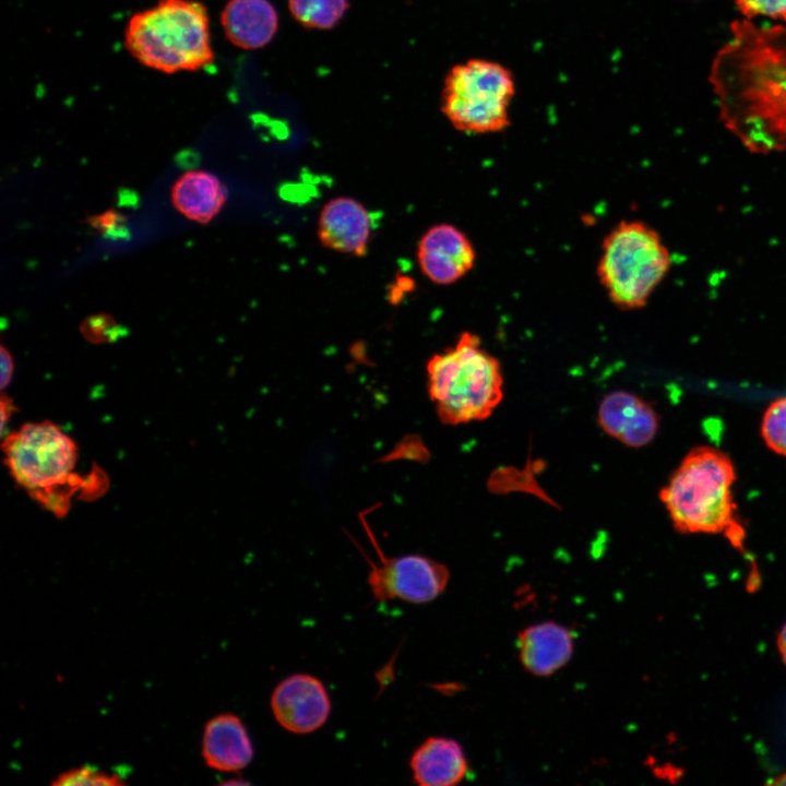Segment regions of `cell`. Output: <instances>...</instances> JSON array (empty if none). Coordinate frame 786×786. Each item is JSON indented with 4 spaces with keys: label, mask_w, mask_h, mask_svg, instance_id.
<instances>
[{
    "label": "cell",
    "mask_w": 786,
    "mask_h": 786,
    "mask_svg": "<svg viewBox=\"0 0 786 786\" xmlns=\"http://www.w3.org/2000/svg\"><path fill=\"white\" fill-rule=\"evenodd\" d=\"M708 76L719 119L752 153L786 151V22L736 20Z\"/></svg>",
    "instance_id": "cell-1"
},
{
    "label": "cell",
    "mask_w": 786,
    "mask_h": 786,
    "mask_svg": "<svg viewBox=\"0 0 786 786\" xmlns=\"http://www.w3.org/2000/svg\"><path fill=\"white\" fill-rule=\"evenodd\" d=\"M4 463L20 487L56 516H64L70 499L80 488L82 497L104 493L108 479L103 471L83 478L74 472L79 451L59 426L45 420L24 424L2 442Z\"/></svg>",
    "instance_id": "cell-2"
},
{
    "label": "cell",
    "mask_w": 786,
    "mask_h": 786,
    "mask_svg": "<svg viewBox=\"0 0 786 786\" xmlns=\"http://www.w3.org/2000/svg\"><path fill=\"white\" fill-rule=\"evenodd\" d=\"M735 466L723 451L692 449L659 492L672 525L680 533H727L734 545L742 538L731 487Z\"/></svg>",
    "instance_id": "cell-3"
},
{
    "label": "cell",
    "mask_w": 786,
    "mask_h": 786,
    "mask_svg": "<svg viewBox=\"0 0 786 786\" xmlns=\"http://www.w3.org/2000/svg\"><path fill=\"white\" fill-rule=\"evenodd\" d=\"M426 372L429 400L445 425L487 419L503 398L501 365L475 333L462 332L454 345L432 355Z\"/></svg>",
    "instance_id": "cell-4"
},
{
    "label": "cell",
    "mask_w": 786,
    "mask_h": 786,
    "mask_svg": "<svg viewBox=\"0 0 786 786\" xmlns=\"http://www.w3.org/2000/svg\"><path fill=\"white\" fill-rule=\"evenodd\" d=\"M124 43L142 64L166 73L199 70L214 60L206 9L193 0H159L135 13Z\"/></svg>",
    "instance_id": "cell-5"
},
{
    "label": "cell",
    "mask_w": 786,
    "mask_h": 786,
    "mask_svg": "<svg viewBox=\"0 0 786 786\" xmlns=\"http://www.w3.org/2000/svg\"><path fill=\"white\" fill-rule=\"evenodd\" d=\"M670 264L669 250L654 228L623 219L602 241L596 275L610 302L631 311L646 306Z\"/></svg>",
    "instance_id": "cell-6"
},
{
    "label": "cell",
    "mask_w": 786,
    "mask_h": 786,
    "mask_svg": "<svg viewBox=\"0 0 786 786\" xmlns=\"http://www.w3.org/2000/svg\"><path fill=\"white\" fill-rule=\"evenodd\" d=\"M515 94L516 82L508 67L487 58H471L446 73L441 110L457 131L498 133L511 123Z\"/></svg>",
    "instance_id": "cell-7"
},
{
    "label": "cell",
    "mask_w": 786,
    "mask_h": 786,
    "mask_svg": "<svg viewBox=\"0 0 786 786\" xmlns=\"http://www.w3.org/2000/svg\"><path fill=\"white\" fill-rule=\"evenodd\" d=\"M359 517L379 555V563H370L367 579L378 600L400 599L424 604L443 593L450 580V572L443 563L417 553L383 556L365 515L360 513Z\"/></svg>",
    "instance_id": "cell-8"
},
{
    "label": "cell",
    "mask_w": 786,
    "mask_h": 786,
    "mask_svg": "<svg viewBox=\"0 0 786 786\" xmlns=\"http://www.w3.org/2000/svg\"><path fill=\"white\" fill-rule=\"evenodd\" d=\"M277 723L294 734H309L323 726L331 712L329 693L320 679L295 674L282 680L271 696Z\"/></svg>",
    "instance_id": "cell-9"
},
{
    "label": "cell",
    "mask_w": 786,
    "mask_h": 786,
    "mask_svg": "<svg viewBox=\"0 0 786 786\" xmlns=\"http://www.w3.org/2000/svg\"><path fill=\"white\" fill-rule=\"evenodd\" d=\"M476 258L469 237L448 223L427 229L417 247L422 274L438 285H451L465 277L474 269Z\"/></svg>",
    "instance_id": "cell-10"
},
{
    "label": "cell",
    "mask_w": 786,
    "mask_h": 786,
    "mask_svg": "<svg viewBox=\"0 0 786 786\" xmlns=\"http://www.w3.org/2000/svg\"><path fill=\"white\" fill-rule=\"evenodd\" d=\"M597 422L611 438L631 448H641L655 438L659 416L650 403L627 391L606 394L598 405Z\"/></svg>",
    "instance_id": "cell-11"
},
{
    "label": "cell",
    "mask_w": 786,
    "mask_h": 786,
    "mask_svg": "<svg viewBox=\"0 0 786 786\" xmlns=\"http://www.w3.org/2000/svg\"><path fill=\"white\" fill-rule=\"evenodd\" d=\"M371 229L367 209L348 196L326 202L318 219V237L324 247L356 257L366 254Z\"/></svg>",
    "instance_id": "cell-12"
},
{
    "label": "cell",
    "mask_w": 786,
    "mask_h": 786,
    "mask_svg": "<svg viewBox=\"0 0 786 786\" xmlns=\"http://www.w3.org/2000/svg\"><path fill=\"white\" fill-rule=\"evenodd\" d=\"M519 656L524 668L538 677H548L565 666L573 655L571 631L555 621L523 629L517 635Z\"/></svg>",
    "instance_id": "cell-13"
},
{
    "label": "cell",
    "mask_w": 786,
    "mask_h": 786,
    "mask_svg": "<svg viewBox=\"0 0 786 786\" xmlns=\"http://www.w3.org/2000/svg\"><path fill=\"white\" fill-rule=\"evenodd\" d=\"M253 753L247 728L237 715L218 714L205 724L202 757L211 769L238 772L249 765Z\"/></svg>",
    "instance_id": "cell-14"
},
{
    "label": "cell",
    "mask_w": 786,
    "mask_h": 786,
    "mask_svg": "<svg viewBox=\"0 0 786 786\" xmlns=\"http://www.w3.org/2000/svg\"><path fill=\"white\" fill-rule=\"evenodd\" d=\"M413 781L419 786H453L468 772L462 746L446 737H430L413 753L409 762Z\"/></svg>",
    "instance_id": "cell-15"
},
{
    "label": "cell",
    "mask_w": 786,
    "mask_h": 786,
    "mask_svg": "<svg viewBox=\"0 0 786 786\" xmlns=\"http://www.w3.org/2000/svg\"><path fill=\"white\" fill-rule=\"evenodd\" d=\"M221 20L228 40L243 49L264 47L278 28V14L269 0H229Z\"/></svg>",
    "instance_id": "cell-16"
},
{
    "label": "cell",
    "mask_w": 786,
    "mask_h": 786,
    "mask_svg": "<svg viewBox=\"0 0 786 786\" xmlns=\"http://www.w3.org/2000/svg\"><path fill=\"white\" fill-rule=\"evenodd\" d=\"M172 202L190 219L207 223L223 207L226 190L223 183L206 171H189L174 184Z\"/></svg>",
    "instance_id": "cell-17"
},
{
    "label": "cell",
    "mask_w": 786,
    "mask_h": 786,
    "mask_svg": "<svg viewBox=\"0 0 786 786\" xmlns=\"http://www.w3.org/2000/svg\"><path fill=\"white\" fill-rule=\"evenodd\" d=\"M348 7V0H288L295 20L305 27L315 29L334 27Z\"/></svg>",
    "instance_id": "cell-18"
},
{
    "label": "cell",
    "mask_w": 786,
    "mask_h": 786,
    "mask_svg": "<svg viewBox=\"0 0 786 786\" xmlns=\"http://www.w3.org/2000/svg\"><path fill=\"white\" fill-rule=\"evenodd\" d=\"M761 434L773 452L786 456V396L774 401L766 408Z\"/></svg>",
    "instance_id": "cell-19"
},
{
    "label": "cell",
    "mask_w": 786,
    "mask_h": 786,
    "mask_svg": "<svg viewBox=\"0 0 786 786\" xmlns=\"http://www.w3.org/2000/svg\"><path fill=\"white\" fill-rule=\"evenodd\" d=\"M52 785L62 786H116L124 785L123 776L85 764L60 773Z\"/></svg>",
    "instance_id": "cell-20"
},
{
    "label": "cell",
    "mask_w": 786,
    "mask_h": 786,
    "mask_svg": "<svg viewBox=\"0 0 786 786\" xmlns=\"http://www.w3.org/2000/svg\"><path fill=\"white\" fill-rule=\"evenodd\" d=\"M84 337L93 343L112 342L122 335V329L107 314L87 318L81 325Z\"/></svg>",
    "instance_id": "cell-21"
},
{
    "label": "cell",
    "mask_w": 786,
    "mask_h": 786,
    "mask_svg": "<svg viewBox=\"0 0 786 786\" xmlns=\"http://www.w3.org/2000/svg\"><path fill=\"white\" fill-rule=\"evenodd\" d=\"M735 2L747 19L763 15L786 22V0H735Z\"/></svg>",
    "instance_id": "cell-22"
},
{
    "label": "cell",
    "mask_w": 786,
    "mask_h": 786,
    "mask_svg": "<svg viewBox=\"0 0 786 786\" xmlns=\"http://www.w3.org/2000/svg\"><path fill=\"white\" fill-rule=\"evenodd\" d=\"M122 217L115 211H108L92 219L94 226L99 229L112 233L121 228Z\"/></svg>",
    "instance_id": "cell-23"
},
{
    "label": "cell",
    "mask_w": 786,
    "mask_h": 786,
    "mask_svg": "<svg viewBox=\"0 0 786 786\" xmlns=\"http://www.w3.org/2000/svg\"><path fill=\"white\" fill-rule=\"evenodd\" d=\"M1 389L4 390L11 382L14 371V364L13 358L10 354V352L4 347L1 346Z\"/></svg>",
    "instance_id": "cell-24"
},
{
    "label": "cell",
    "mask_w": 786,
    "mask_h": 786,
    "mask_svg": "<svg viewBox=\"0 0 786 786\" xmlns=\"http://www.w3.org/2000/svg\"><path fill=\"white\" fill-rule=\"evenodd\" d=\"M0 409H1V434H4L5 426L8 421L10 420L12 414L16 410V407L13 403V400L5 394V392L1 393V400H0Z\"/></svg>",
    "instance_id": "cell-25"
},
{
    "label": "cell",
    "mask_w": 786,
    "mask_h": 786,
    "mask_svg": "<svg viewBox=\"0 0 786 786\" xmlns=\"http://www.w3.org/2000/svg\"><path fill=\"white\" fill-rule=\"evenodd\" d=\"M777 650L783 663L786 665V622L777 634Z\"/></svg>",
    "instance_id": "cell-26"
},
{
    "label": "cell",
    "mask_w": 786,
    "mask_h": 786,
    "mask_svg": "<svg viewBox=\"0 0 786 786\" xmlns=\"http://www.w3.org/2000/svg\"><path fill=\"white\" fill-rule=\"evenodd\" d=\"M772 785H786V771L774 777Z\"/></svg>",
    "instance_id": "cell-27"
}]
</instances>
